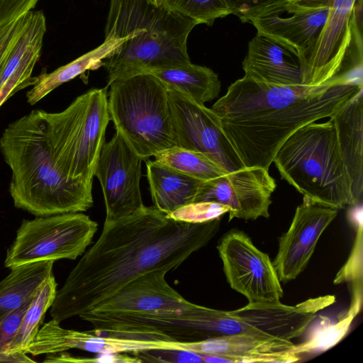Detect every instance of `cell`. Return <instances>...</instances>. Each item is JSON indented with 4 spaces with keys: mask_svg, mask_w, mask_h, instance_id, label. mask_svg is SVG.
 <instances>
[{
    "mask_svg": "<svg viewBox=\"0 0 363 363\" xmlns=\"http://www.w3.org/2000/svg\"><path fill=\"white\" fill-rule=\"evenodd\" d=\"M334 296L309 298L294 306L277 303H249L231 311L233 314L262 333L291 340L299 337L317 313L335 302Z\"/></svg>",
    "mask_w": 363,
    "mask_h": 363,
    "instance_id": "20",
    "label": "cell"
},
{
    "mask_svg": "<svg viewBox=\"0 0 363 363\" xmlns=\"http://www.w3.org/2000/svg\"><path fill=\"white\" fill-rule=\"evenodd\" d=\"M108 97L116 131L143 160L176 145L167 88L150 73L116 79Z\"/></svg>",
    "mask_w": 363,
    "mask_h": 363,
    "instance_id": "8",
    "label": "cell"
},
{
    "mask_svg": "<svg viewBox=\"0 0 363 363\" xmlns=\"http://www.w3.org/2000/svg\"><path fill=\"white\" fill-rule=\"evenodd\" d=\"M140 29L124 38H106L104 43L94 50L84 54L71 62L55 71L42 72L35 77V82L27 91V102L33 106L62 84L67 82L89 69L102 65V61L112 54L125 41L136 36Z\"/></svg>",
    "mask_w": 363,
    "mask_h": 363,
    "instance_id": "25",
    "label": "cell"
},
{
    "mask_svg": "<svg viewBox=\"0 0 363 363\" xmlns=\"http://www.w3.org/2000/svg\"><path fill=\"white\" fill-rule=\"evenodd\" d=\"M130 354L140 359V362H204L201 354L183 350L153 349L136 351Z\"/></svg>",
    "mask_w": 363,
    "mask_h": 363,
    "instance_id": "33",
    "label": "cell"
},
{
    "mask_svg": "<svg viewBox=\"0 0 363 363\" xmlns=\"http://www.w3.org/2000/svg\"><path fill=\"white\" fill-rule=\"evenodd\" d=\"M245 77L274 85L303 84V62L293 47L273 37L258 33L249 43L242 62Z\"/></svg>",
    "mask_w": 363,
    "mask_h": 363,
    "instance_id": "21",
    "label": "cell"
},
{
    "mask_svg": "<svg viewBox=\"0 0 363 363\" xmlns=\"http://www.w3.org/2000/svg\"><path fill=\"white\" fill-rule=\"evenodd\" d=\"M330 118L350 179L352 206H356L363 194V91Z\"/></svg>",
    "mask_w": 363,
    "mask_h": 363,
    "instance_id": "23",
    "label": "cell"
},
{
    "mask_svg": "<svg viewBox=\"0 0 363 363\" xmlns=\"http://www.w3.org/2000/svg\"><path fill=\"white\" fill-rule=\"evenodd\" d=\"M363 91V84L338 82L323 94L254 116L219 118L244 167L269 170L277 152L296 130L330 118Z\"/></svg>",
    "mask_w": 363,
    "mask_h": 363,
    "instance_id": "4",
    "label": "cell"
},
{
    "mask_svg": "<svg viewBox=\"0 0 363 363\" xmlns=\"http://www.w3.org/2000/svg\"><path fill=\"white\" fill-rule=\"evenodd\" d=\"M273 162L283 179L313 201L337 210L352 206L350 179L330 118L296 130Z\"/></svg>",
    "mask_w": 363,
    "mask_h": 363,
    "instance_id": "3",
    "label": "cell"
},
{
    "mask_svg": "<svg viewBox=\"0 0 363 363\" xmlns=\"http://www.w3.org/2000/svg\"><path fill=\"white\" fill-rule=\"evenodd\" d=\"M230 13L242 22L250 20L267 8L284 0H223Z\"/></svg>",
    "mask_w": 363,
    "mask_h": 363,
    "instance_id": "34",
    "label": "cell"
},
{
    "mask_svg": "<svg viewBox=\"0 0 363 363\" xmlns=\"http://www.w3.org/2000/svg\"><path fill=\"white\" fill-rule=\"evenodd\" d=\"M186 350L201 354L204 362L289 363L301 359L291 341L249 333L186 342Z\"/></svg>",
    "mask_w": 363,
    "mask_h": 363,
    "instance_id": "18",
    "label": "cell"
},
{
    "mask_svg": "<svg viewBox=\"0 0 363 363\" xmlns=\"http://www.w3.org/2000/svg\"><path fill=\"white\" fill-rule=\"evenodd\" d=\"M54 261L28 263L11 269L0 281V323L25 303L52 274Z\"/></svg>",
    "mask_w": 363,
    "mask_h": 363,
    "instance_id": "26",
    "label": "cell"
},
{
    "mask_svg": "<svg viewBox=\"0 0 363 363\" xmlns=\"http://www.w3.org/2000/svg\"><path fill=\"white\" fill-rule=\"evenodd\" d=\"M57 285L52 275L38 289L23 317L18 332L8 345L6 354L24 352L33 342L40 328L47 311L54 301Z\"/></svg>",
    "mask_w": 363,
    "mask_h": 363,
    "instance_id": "28",
    "label": "cell"
},
{
    "mask_svg": "<svg viewBox=\"0 0 363 363\" xmlns=\"http://www.w3.org/2000/svg\"><path fill=\"white\" fill-rule=\"evenodd\" d=\"M147 178L153 204L168 215L195 201L203 181L163 166L155 160L146 162Z\"/></svg>",
    "mask_w": 363,
    "mask_h": 363,
    "instance_id": "24",
    "label": "cell"
},
{
    "mask_svg": "<svg viewBox=\"0 0 363 363\" xmlns=\"http://www.w3.org/2000/svg\"><path fill=\"white\" fill-rule=\"evenodd\" d=\"M149 1H151L152 3L156 4V5L157 4V0H149Z\"/></svg>",
    "mask_w": 363,
    "mask_h": 363,
    "instance_id": "39",
    "label": "cell"
},
{
    "mask_svg": "<svg viewBox=\"0 0 363 363\" xmlns=\"http://www.w3.org/2000/svg\"><path fill=\"white\" fill-rule=\"evenodd\" d=\"M337 214V209L303 196L288 230L279 240L278 252L272 262L281 282L294 280L304 271L320 237Z\"/></svg>",
    "mask_w": 363,
    "mask_h": 363,
    "instance_id": "16",
    "label": "cell"
},
{
    "mask_svg": "<svg viewBox=\"0 0 363 363\" xmlns=\"http://www.w3.org/2000/svg\"><path fill=\"white\" fill-rule=\"evenodd\" d=\"M277 187L269 170L257 167L239 170L203 181L194 202L212 201L230 208L229 220L237 218L256 220L268 218Z\"/></svg>",
    "mask_w": 363,
    "mask_h": 363,
    "instance_id": "13",
    "label": "cell"
},
{
    "mask_svg": "<svg viewBox=\"0 0 363 363\" xmlns=\"http://www.w3.org/2000/svg\"><path fill=\"white\" fill-rule=\"evenodd\" d=\"M328 6L327 21L303 74L302 83L320 86L340 77L351 40L357 0H294Z\"/></svg>",
    "mask_w": 363,
    "mask_h": 363,
    "instance_id": "17",
    "label": "cell"
},
{
    "mask_svg": "<svg viewBox=\"0 0 363 363\" xmlns=\"http://www.w3.org/2000/svg\"><path fill=\"white\" fill-rule=\"evenodd\" d=\"M106 91L92 89L61 112L38 110L58 167L69 178L89 185L111 121Z\"/></svg>",
    "mask_w": 363,
    "mask_h": 363,
    "instance_id": "7",
    "label": "cell"
},
{
    "mask_svg": "<svg viewBox=\"0 0 363 363\" xmlns=\"http://www.w3.org/2000/svg\"><path fill=\"white\" fill-rule=\"evenodd\" d=\"M35 77L18 74L9 79L0 89V106L17 91L33 86Z\"/></svg>",
    "mask_w": 363,
    "mask_h": 363,
    "instance_id": "37",
    "label": "cell"
},
{
    "mask_svg": "<svg viewBox=\"0 0 363 363\" xmlns=\"http://www.w3.org/2000/svg\"><path fill=\"white\" fill-rule=\"evenodd\" d=\"M94 334L113 338L179 342H200L213 337L254 333V329L231 311L194 304L190 301L152 311L93 316L82 314Z\"/></svg>",
    "mask_w": 363,
    "mask_h": 363,
    "instance_id": "5",
    "label": "cell"
},
{
    "mask_svg": "<svg viewBox=\"0 0 363 363\" xmlns=\"http://www.w3.org/2000/svg\"><path fill=\"white\" fill-rule=\"evenodd\" d=\"M167 88L176 145L204 154L227 172L245 167L212 109Z\"/></svg>",
    "mask_w": 363,
    "mask_h": 363,
    "instance_id": "11",
    "label": "cell"
},
{
    "mask_svg": "<svg viewBox=\"0 0 363 363\" xmlns=\"http://www.w3.org/2000/svg\"><path fill=\"white\" fill-rule=\"evenodd\" d=\"M362 220L359 221L357 237L353 246V250L347 262L338 273L334 282H342L344 281H353V297L362 298V267L358 263L362 262Z\"/></svg>",
    "mask_w": 363,
    "mask_h": 363,
    "instance_id": "32",
    "label": "cell"
},
{
    "mask_svg": "<svg viewBox=\"0 0 363 363\" xmlns=\"http://www.w3.org/2000/svg\"><path fill=\"white\" fill-rule=\"evenodd\" d=\"M338 82H350L335 78L320 86H284L257 82L244 76L228 86L211 109L219 118L257 116L317 96Z\"/></svg>",
    "mask_w": 363,
    "mask_h": 363,
    "instance_id": "14",
    "label": "cell"
},
{
    "mask_svg": "<svg viewBox=\"0 0 363 363\" xmlns=\"http://www.w3.org/2000/svg\"><path fill=\"white\" fill-rule=\"evenodd\" d=\"M167 87L173 89L195 102L204 104L216 99L221 88L217 74L208 67L191 62L160 68L149 72Z\"/></svg>",
    "mask_w": 363,
    "mask_h": 363,
    "instance_id": "27",
    "label": "cell"
},
{
    "mask_svg": "<svg viewBox=\"0 0 363 363\" xmlns=\"http://www.w3.org/2000/svg\"><path fill=\"white\" fill-rule=\"evenodd\" d=\"M167 273L157 270L134 279L91 311L93 316L144 313L177 307L188 301L166 281Z\"/></svg>",
    "mask_w": 363,
    "mask_h": 363,
    "instance_id": "22",
    "label": "cell"
},
{
    "mask_svg": "<svg viewBox=\"0 0 363 363\" xmlns=\"http://www.w3.org/2000/svg\"><path fill=\"white\" fill-rule=\"evenodd\" d=\"M217 250L229 285L245 296L249 303L280 301L284 292L273 263L246 233L228 231L220 240Z\"/></svg>",
    "mask_w": 363,
    "mask_h": 363,
    "instance_id": "10",
    "label": "cell"
},
{
    "mask_svg": "<svg viewBox=\"0 0 363 363\" xmlns=\"http://www.w3.org/2000/svg\"><path fill=\"white\" fill-rule=\"evenodd\" d=\"M0 150L11 171L9 193L16 208L46 216L92 207V185L69 178L57 165L38 110L8 125Z\"/></svg>",
    "mask_w": 363,
    "mask_h": 363,
    "instance_id": "2",
    "label": "cell"
},
{
    "mask_svg": "<svg viewBox=\"0 0 363 363\" xmlns=\"http://www.w3.org/2000/svg\"><path fill=\"white\" fill-rule=\"evenodd\" d=\"M142 161L117 131L104 143L94 176L102 188L105 220L122 218L145 206L140 186Z\"/></svg>",
    "mask_w": 363,
    "mask_h": 363,
    "instance_id": "12",
    "label": "cell"
},
{
    "mask_svg": "<svg viewBox=\"0 0 363 363\" xmlns=\"http://www.w3.org/2000/svg\"><path fill=\"white\" fill-rule=\"evenodd\" d=\"M329 8L315 4L284 0L252 18L262 33L295 48L303 62V74L327 21ZM303 81V80H302Z\"/></svg>",
    "mask_w": 363,
    "mask_h": 363,
    "instance_id": "15",
    "label": "cell"
},
{
    "mask_svg": "<svg viewBox=\"0 0 363 363\" xmlns=\"http://www.w3.org/2000/svg\"><path fill=\"white\" fill-rule=\"evenodd\" d=\"M97 228V223L82 212L23 220L4 265L12 269L40 261L74 260L91 243Z\"/></svg>",
    "mask_w": 363,
    "mask_h": 363,
    "instance_id": "9",
    "label": "cell"
},
{
    "mask_svg": "<svg viewBox=\"0 0 363 363\" xmlns=\"http://www.w3.org/2000/svg\"><path fill=\"white\" fill-rule=\"evenodd\" d=\"M133 21L138 34L102 61L106 87L118 79L191 62L186 43L196 21L149 0L137 1Z\"/></svg>",
    "mask_w": 363,
    "mask_h": 363,
    "instance_id": "6",
    "label": "cell"
},
{
    "mask_svg": "<svg viewBox=\"0 0 363 363\" xmlns=\"http://www.w3.org/2000/svg\"><path fill=\"white\" fill-rule=\"evenodd\" d=\"M221 218L190 223L144 206L105 220L100 237L57 290L52 319L62 322L94 309L140 276L178 268L218 233Z\"/></svg>",
    "mask_w": 363,
    "mask_h": 363,
    "instance_id": "1",
    "label": "cell"
},
{
    "mask_svg": "<svg viewBox=\"0 0 363 363\" xmlns=\"http://www.w3.org/2000/svg\"><path fill=\"white\" fill-rule=\"evenodd\" d=\"M230 211L227 206L212 201L193 202L167 215L176 220L199 223L222 217Z\"/></svg>",
    "mask_w": 363,
    "mask_h": 363,
    "instance_id": "31",
    "label": "cell"
},
{
    "mask_svg": "<svg viewBox=\"0 0 363 363\" xmlns=\"http://www.w3.org/2000/svg\"><path fill=\"white\" fill-rule=\"evenodd\" d=\"M155 161L201 181H208L228 172L204 154L174 146L154 156Z\"/></svg>",
    "mask_w": 363,
    "mask_h": 363,
    "instance_id": "29",
    "label": "cell"
},
{
    "mask_svg": "<svg viewBox=\"0 0 363 363\" xmlns=\"http://www.w3.org/2000/svg\"><path fill=\"white\" fill-rule=\"evenodd\" d=\"M38 0H0V27L31 11Z\"/></svg>",
    "mask_w": 363,
    "mask_h": 363,
    "instance_id": "36",
    "label": "cell"
},
{
    "mask_svg": "<svg viewBox=\"0 0 363 363\" xmlns=\"http://www.w3.org/2000/svg\"><path fill=\"white\" fill-rule=\"evenodd\" d=\"M30 301L25 303L0 323V358L18 332Z\"/></svg>",
    "mask_w": 363,
    "mask_h": 363,
    "instance_id": "35",
    "label": "cell"
},
{
    "mask_svg": "<svg viewBox=\"0 0 363 363\" xmlns=\"http://www.w3.org/2000/svg\"><path fill=\"white\" fill-rule=\"evenodd\" d=\"M157 5L208 26L230 14L223 0H157Z\"/></svg>",
    "mask_w": 363,
    "mask_h": 363,
    "instance_id": "30",
    "label": "cell"
},
{
    "mask_svg": "<svg viewBox=\"0 0 363 363\" xmlns=\"http://www.w3.org/2000/svg\"><path fill=\"white\" fill-rule=\"evenodd\" d=\"M45 32L41 11H29L0 27V89L13 76H32Z\"/></svg>",
    "mask_w": 363,
    "mask_h": 363,
    "instance_id": "19",
    "label": "cell"
},
{
    "mask_svg": "<svg viewBox=\"0 0 363 363\" xmlns=\"http://www.w3.org/2000/svg\"><path fill=\"white\" fill-rule=\"evenodd\" d=\"M94 362V359H84L81 357H74L71 354L61 352L57 353L47 354L43 362L46 363H63V362Z\"/></svg>",
    "mask_w": 363,
    "mask_h": 363,
    "instance_id": "38",
    "label": "cell"
}]
</instances>
